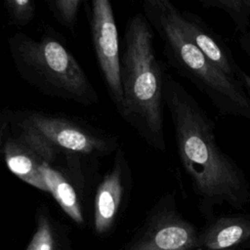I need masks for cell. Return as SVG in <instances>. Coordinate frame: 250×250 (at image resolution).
I'll return each instance as SVG.
<instances>
[{
  "label": "cell",
  "mask_w": 250,
  "mask_h": 250,
  "mask_svg": "<svg viewBox=\"0 0 250 250\" xmlns=\"http://www.w3.org/2000/svg\"><path fill=\"white\" fill-rule=\"evenodd\" d=\"M164 104L173 125L176 150L200 210L216 205L242 208L250 201V182L244 171L217 143L215 123L193 96L165 65Z\"/></svg>",
  "instance_id": "cell-1"
},
{
  "label": "cell",
  "mask_w": 250,
  "mask_h": 250,
  "mask_svg": "<svg viewBox=\"0 0 250 250\" xmlns=\"http://www.w3.org/2000/svg\"><path fill=\"white\" fill-rule=\"evenodd\" d=\"M8 46L20 76L42 94L85 106L99 104L93 84L60 41L17 32L8 39Z\"/></svg>",
  "instance_id": "cell-4"
},
{
  "label": "cell",
  "mask_w": 250,
  "mask_h": 250,
  "mask_svg": "<svg viewBox=\"0 0 250 250\" xmlns=\"http://www.w3.org/2000/svg\"><path fill=\"white\" fill-rule=\"evenodd\" d=\"M180 20L186 33L206 59L226 75L236 79L240 66L223 38L190 11L180 10Z\"/></svg>",
  "instance_id": "cell-9"
},
{
  "label": "cell",
  "mask_w": 250,
  "mask_h": 250,
  "mask_svg": "<svg viewBox=\"0 0 250 250\" xmlns=\"http://www.w3.org/2000/svg\"><path fill=\"white\" fill-rule=\"evenodd\" d=\"M81 4L80 0H54L47 2L54 18L70 30H74L76 27L78 10Z\"/></svg>",
  "instance_id": "cell-12"
},
{
  "label": "cell",
  "mask_w": 250,
  "mask_h": 250,
  "mask_svg": "<svg viewBox=\"0 0 250 250\" xmlns=\"http://www.w3.org/2000/svg\"><path fill=\"white\" fill-rule=\"evenodd\" d=\"M82 156L84 155L62 149L56 160L41 167L48 192L77 224L84 222L79 198V192L85 184Z\"/></svg>",
  "instance_id": "cell-7"
},
{
  "label": "cell",
  "mask_w": 250,
  "mask_h": 250,
  "mask_svg": "<svg viewBox=\"0 0 250 250\" xmlns=\"http://www.w3.org/2000/svg\"><path fill=\"white\" fill-rule=\"evenodd\" d=\"M237 42L241 50L250 58V31L245 34L239 35Z\"/></svg>",
  "instance_id": "cell-16"
},
{
  "label": "cell",
  "mask_w": 250,
  "mask_h": 250,
  "mask_svg": "<svg viewBox=\"0 0 250 250\" xmlns=\"http://www.w3.org/2000/svg\"><path fill=\"white\" fill-rule=\"evenodd\" d=\"M10 22L18 25L28 24L35 17V3L30 0H7L5 2Z\"/></svg>",
  "instance_id": "cell-13"
},
{
  "label": "cell",
  "mask_w": 250,
  "mask_h": 250,
  "mask_svg": "<svg viewBox=\"0 0 250 250\" xmlns=\"http://www.w3.org/2000/svg\"><path fill=\"white\" fill-rule=\"evenodd\" d=\"M236 79L239 81L241 86L243 87L244 91L250 98V74L244 71L241 67L238 68L236 73Z\"/></svg>",
  "instance_id": "cell-15"
},
{
  "label": "cell",
  "mask_w": 250,
  "mask_h": 250,
  "mask_svg": "<svg viewBox=\"0 0 250 250\" xmlns=\"http://www.w3.org/2000/svg\"><path fill=\"white\" fill-rule=\"evenodd\" d=\"M17 115L57 147L84 156H107L119 148L117 139L72 119L38 110L17 111Z\"/></svg>",
  "instance_id": "cell-5"
},
{
  "label": "cell",
  "mask_w": 250,
  "mask_h": 250,
  "mask_svg": "<svg viewBox=\"0 0 250 250\" xmlns=\"http://www.w3.org/2000/svg\"><path fill=\"white\" fill-rule=\"evenodd\" d=\"M89 16L98 65L108 95L121 115L123 93L120 82V44L110 2L108 0H93Z\"/></svg>",
  "instance_id": "cell-6"
},
{
  "label": "cell",
  "mask_w": 250,
  "mask_h": 250,
  "mask_svg": "<svg viewBox=\"0 0 250 250\" xmlns=\"http://www.w3.org/2000/svg\"><path fill=\"white\" fill-rule=\"evenodd\" d=\"M3 119H4V112H2V113L0 114V125H1V123H2V121H3Z\"/></svg>",
  "instance_id": "cell-17"
},
{
  "label": "cell",
  "mask_w": 250,
  "mask_h": 250,
  "mask_svg": "<svg viewBox=\"0 0 250 250\" xmlns=\"http://www.w3.org/2000/svg\"><path fill=\"white\" fill-rule=\"evenodd\" d=\"M26 250H54V236L49 219L40 214L38 226Z\"/></svg>",
  "instance_id": "cell-14"
},
{
  "label": "cell",
  "mask_w": 250,
  "mask_h": 250,
  "mask_svg": "<svg viewBox=\"0 0 250 250\" xmlns=\"http://www.w3.org/2000/svg\"><path fill=\"white\" fill-rule=\"evenodd\" d=\"M153 29L143 13L129 18L120 44L121 117L153 149L167 150L164 130L163 73L156 57Z\"/></svg>",
  "instance_id": "cell-2"
},
{
  "label": "cell",
  "mask_w": 250,
  "mask_h": 250,
  "mask_svg": "<svg viewBox=\"0 0 250 250\" xmlns=\"http://www.w3.org/2000/svg\"><path fill=\"white\" fill-rule=\"evenodd\" d=\"M132 184V173L124 150L119 147L111 169L100 182L95 196V229L99 233L112 226Z\"/></svg>",
  "instance_id": "cell-8"
},
{
  "label": "cell",
  "mask_w": 250,
  "mask_h": 250,
  "mask_svg": "<svg viewBox=\"0 0 250 250\" xmlns=\"http://www.w3.org/2000/svg\"><path fill=\"white\" fill-rule=\"evenodd\" d=\"M142 7L163 44L168 63L204 94L221 115L250 121V98L237 79L222 72L193 44L182 26L180 9L169 0H145Z\"/></svg>",
  "instance_id": "cell-3"
},
{
  "label": "cell",
  "mask_w": 250,
  "mask_h": 250,
  "mask_svg": "<svg viewBox=\"0 0 250 250\" xmlns=\"http://www.w3.org/2000/svg\"><path fill=\"white\" fill-rule=\"evenodd\" d=\"M250 239V215L222 216L211 221L198 235L197 245L207 250H226Z\"/></svg>",
  "instance_id": "cell-10"
},
{
  "label": "cell",
  "mask_w": 250,
  "mask_h": 250,
  "mask_svg": "<svg viewBox=\"0 0 250 250\" xmlns=\"http://www.w3.org/2000/svg\"><path fill=\"white\" fill-rule=\"evenodd\" d=\"M198 3L204 9H216L228 14L238 36L249 31L250 0H199Z\"/></svg>",
  "instance_id": "cell-11"
}]
</instances>
